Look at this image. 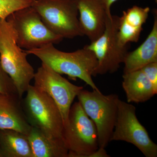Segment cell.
I'll return each mask as SVG.
<instances>
[{"label": "cell", "mask_w": 157, "mask_h": 157, "mask_svg": "<svg viewBox=\"0 0 157 157\" xmlns=\"http://www.w3.org/2000/svg\"><path fill=\"white\" fill-rule=\"evenodd\" d=\"M35 0H0V19H6L10 14L25 7L32 6Z\"/></svg>", "instance_id": "obj_18"}, {"label": "cell", "mask_w": 157, "mask_h": 157, "mask_svg": "<svg viewBox=\"0 0 157 157\" xmlns=\"http://www.w3.org/2000/svg\"><path fill=\"white\" fill-rule=\"evenodd\" d=\"M0 157H4V156H3L2 152L1 149H0Z\"/></svg>", "instance_id": "obj_22"}, {"label": "cell", "mask_w": 157, "mask_h": 157, "mask_svg": "<svg viewBox=\"0 0 157 157\" xmlns=\"http://www.w3.org/2000/svg\"><path fill=\"white\" fill-rule=\"evenodd\" d=\"M6 19L15 31L17 44L26 50L58 44L63 39L48 29L32 6L17 10Z\"/></svg>", "instance_id": "obj_7"}, {"label": "cell", "mask_w": 157, "mask_h": 157, "mask_svg": "<svg viewBox=\"0 0 157 157\" xmlns=\"http://www.w3.org/2000/svg\"><path fill=\"white\" fill-rule=\"evenodd\" d=\"M141 70L157 90V62L150 63L141 68Z\"/></svg>", "instance_id": "obj_20"}, {"label": "cell", "mask_w": 157, "mask_h": 157, "mask_svg": "<svg viewBox=\"0 0 157 157\" xmlns=\"http://www.w3.org/2000/svg\"><path fill=\"white\" fill-rule=\"evenodd\" d=\"M25 51L28 55L36 56L56 73L67 75L73 80L79 78L93 90H100L93 80L98 60L94 53L86 46L73 52H65L49 44Z\"/></svg>", "instance_id": "obj_1"}, {"label": "cell", "mask_w": 157, "mask_h": 157, "mask_svg": "<svg viewBox=\"0 0 157 157\" xmlns=\"http://www.w3.org/2000/svg\"><path fill=\"white\" fill-rule=\"evenodd\" d=\"M17 94L16 86L10 76L7 74L0 63V95Z\"/></svg>", "instance_id": "obj_19"}, {"label": "cell", "mask_w": 157, "mask_h": 157, "mask_svg": "<svg viewBox=\"0 0 157 157\" xmlns=\"http://www.w3.org/2000/svg\"><path fill=\"white\" fill-rule=\"evenodd\" d=\"M62 137L68 157H89L99 148L95 125L79 101L71 106Z\"/></svg>", "instance_id": "obj_4"}, {"label": "cell", "mask_w": 157, "mask_h": 157, "mask_svg": "<svg viewBox=\"0 0 157 157\" xmlns=\"http://www.w3.org/2000/svg\"><path fill=\"white\" fill-rule=\"evenodd\" d=\"M32 6L56 35L63 39L83 36L76 0H35Z\"/></svg>", "instance_id": "obj_6"}, {"label": "cell", "mask_w": 157, "mask_h": 157, "mask_svg": "<svg viewBox=\"0 0 157 157\" xmlns=\"http://www.w3.org/2000/svg\"><path fill=\"white\" fill-rule=\"evenodd\" d=\"M28 54L17 44L13 27L6 19H0V63L12 79L22 99L33 79L35 72Z\"/></svg>", "instance_id": "obj_2"}, {"label": "cell", "mask_w": 157, "mask_h": 157, "mask_svg": "<svg viewBox=\"0 0 157 157\" xmlns=\"http://www.w3.org/2000/svg\"><path fill=\"white\" fill-rule=\"evenodd\" d=\"M120 17L107 15L106 27L104 33L89 45H85L95 55L98 65L93 73V76L113 73L118 71L127 53L128 45L121 46L118 42L117 34Z\"/></svg>", "instance_id": "obj_8"}, {"label": "cell", "mask_w": 157, "mask_h": 157, "mask_svg": "<svg viewBox=\"0 0 157 157\" xmlns=\"http://www.w3.org/2000/svg\"><path fill=\"white\" fill-rule=\"evenodd\" d=\"M77 97L85 112L95 125L99 147L106 148L110 142L116 121L118 96L104 95L100 90L90 91L83 89Z\"/></svg>", "instance_id": "obj_5"}, {"label": "cell", "mask_w": 157, "mask_h": 157, "mask_svg": "<svg viewBox=\"0 0 157 157\" xmlns=\"http://www.w3.org/2000/svg\"><path fill=\"white\" fill-rule=\"evenodd\" d=\"M31 128L22 99L17 94L0 95V129L14 130L27 135Z\"/></svg>", "instance_id": "obj_12"}, {"label": "cell", "mask_w": 157, "mask_h": 157, "mask_svg": "<svg viewBox=\"0 0 157 157\" xmlns=\"http://www.w3.org/2000/svg\"><path fill=\"white\" fill-rule=\"evenodd\" d=\"M27 137L33 157H68V150L63 139L51 138L33 127Z\"/></svg>", "instance_id": "obj_15"}, {"label": "cell", "mask_w": 157, "mask_h": 157, "mask_svg": "<svg viewBox=\"0 0 157 157\" xmlns=\"http://www.w3.org/2000/svg\"><path fill=\"white\" fill-rule=\"evenodd\" d=\"M0 149L4 157H33L27 135L0 129Z\"/></svg>", "instance_id": "obj_16"}, {"label": "cell", "mask_w": 157, "mask_h": 157, "mask_svg": "<svg viewBox=\"0 0 157 157\" xmlns=\"http://www.w3.org/2000/svg\"><path fill=\"white\" fill-rule=\"evenodd\" d=\"M136 110L131 103L119 99L116 121L110 142L125 141L136 146L145 157H157V145L138 120Z\"/></svg>", "instance_id": "obj_9"}, {"label": "cell", "mask_w": 157, "mask_h": 157, "mask_svg": "<svg viewBox=\"0 0 157 157\" xmlns=\"http://www.w3.org/2000/svg\"><path fill=\"white\" fill-rule=\"evenodd\" d=\"M122 85L128 103H144L157 94L151 82L141 70L123 73Z\"/></svg>", "instance_id": "obj_14"}, {"label": "cell", "mask_w": 157, "mask_h": 157, "mask_svg": "<svg viewBox=\"0 0 157 157\" xmlns=\"http://www.w3.org/2000/svg\"><path fill=\"white\" fill-rule=\"evenodd\" d=\"M26 93L22 105L30 125L48 137L63 139V121L53 99L34 85H30Z\"/></svg>", "instance_id": "obj_3"}, {"label": "cell", "mask_w": 157, "mask_h": 157, "mask_svg": "<svg viewBox=\"0 0 157 157\" xmlns=\"http://www.w3.org/2000/svg\"><path fill=\"white\" fill-rule=\"evenodd\" d=\"M150 11L149 7L143 8L135 6L123 11L120 17L132 27L143 29V25L148 18Z\"/></svg>", "instance_id": "obj_17"}, {"label": "cell", "mask_w": 157, "mask_h": 157, "mask_svg": "<svg viewBox=\"0 0 157 157\" xmlns=\"http://www.w3.org/2000/svg\"><path fill=\"white\" fill-rule=\"evenodd\" d=\"M33 79L34 86L47 93L57 105L64 125L73 101L83 87L71 83L42 63Z\"/></svg>", "instance_id": "obj_10"}, {"label": "cell", "mask_w": 157, "mask_h": 157, "mask_svg": "<svg viewBox=\"0 0 157 157\" xmlns=\"http://www.w3.org/2000/svg\"><path fill=\"white\" fill-rule=\"evenodd\" d=\"M157 14L154 11V21L146 40L135 50L127 53L123 63V73L140 70L150 63L157 62Z\"/></svg>", "instance_id": "obj_13"}, {"label": "cell", "mask_w": 157, "mask_h": 157, "mask_svg": "<svg viewBox=\"0 0 157 157\" xmlns=\"http://www.w3.org/2000/svg\"><path fill=\"white\" fill-rule=\"evenodd\" d=\"M79 26L91 42L99 38L106 27L107 13L101 0H76Z\"/></svg>", "instance_id": "obj_11"}, {"label": "cell", "mask_w": 157, "mask_h": 157, "mask_svg": "<svg viewBox=\"0 0 157 157\" xmlns=\"http://www.w3.org/2000/svg\"><path fill=\"white\" fill-rule=\"evenodd\" d=\"M101 2L103 3L105 10L107 13V16L110 17L112 16L111 13V7L113 3H115L117 0H101Z\"/></svg>", "instance_id": "obj_21"}]
</instances>
